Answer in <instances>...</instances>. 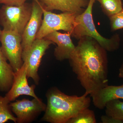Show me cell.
Returning <instances> with one entry per match:
<instances>
[{
    "label": "cell",
    "instance_id": "cell-1",
    "mask_svg": "<svg viewBox=\"0 0 123 123\" xmlns=\"http://www.w3.org/2000/svg\"><path fill=\"white\" fill-rule=\"evenodd\" d=\"M79 40L68 60L77 79L90 95L108 85L107 51L91 37Z\"/></svg>",
    "mask_w": 123,
    "mask_h": 123
},
{
    "label": "cell",
    "instance_id": "cell-9",
    "mask_svg": "<svg viewBox=\"0 0 123 123\" xmlns=\"http://www.w3.org/2000/svg\"><path fill=\"white\" fill-rule=\"evenodd\" d=\"M27 79L26 67L23 63L18 70L14 72L12 85L5 96L10 102L15 101L20 95H26L35 98H38L35 92V85H29Z\"/></svg>",
    "mask_w": 123,
    "mask_h": 123
},
{
    "label": "cell",
    "instance_id": "cell-5",
    "mask_svg": "<svg viewBox=\"0 0 123 123\" xmlns=\"http://www.w3.org/2000/svg\"><path fill=\"white\" fill-rule=\"evenodd\" d=\"M53 42L45 38L36 39L30 47L23 51L22 59L26 67L28 78L33 79L35 85L39 83L38 71L43 56Z\"/></svg>",
    "mask_w": 123,
    "mask_h": 123
},
{
    "label": "cell",
    "instance_id": "cell-6",
    "mask_svg": "<svg viewBox=\"0 0 123 123\" xmlns=\"http://www.w3.org/2000/svg\"><path fill=\"white\" fill-rule=\"evenodd\" d=\"M43 19L36 39L43 38L50 33L63 30L70 34L72 31L77 15L69 12L56 14L43 8Z\"/></svg>",
    "mask_w": 123,
    "mask_h": 123
},
{
    "label": "cell",
    "instance_id": "cell-3",
    "mask_svg": "<svg viewBox=\"0 0 123 123\" xmlns=\"http://www.w3.org/2000/svg\"><path fill=\"white\" fill-rule=\"evenodd\" d=\"M95 1L89 0L85 11L76 16L71 37L77 39L84 37H91L97 41L107 51H114L119 48V37L118 34H115L110 39L106 38L98 32L92 17V9Z\"/></svg>",
    "mask_w": 123,
    "mask_h": 123
},
{
    "label": "cell",
    "instance_id": "cell-18",
    "mask_svg": "<svg viewBox=\"0 0 123 123\" xmlns=\"http://www.w3.org/2000/svg\"><path fill=\"white\" fill-rule=\"evenodd\" d=\"M95 115L93 111L86 108L76 116L70 119L67 123H96Z\"/></svg>",
    "mask_w": 123,
    "mask_h": 123
},
{
    "label": "cell",
    "instance_id": "cell-8",
    "mask_svg": "<svg viewBox=\"0 0 123 123\" xmlns=\"http://www.w3.org/2000/svg\"><path fill=\"white\" fill-rule=\"evenodd\" d=\"M12 112L17 118V123H29L44 112L47 105L40 98H34L32 100L24 98L10 102Z\"/></svg>",
    "mask_w": 123,
    "mask_h": 123
},
{
    "label": "cell",
    "instance_id": "cell-17",
    "mask_svg": "<svg viewBox=\"0 0 123 123\" xmlns=\"http://www.w3.org/2000/svg\"><path fill=\"white\" fill-rule=\"evenodd\" d=\"M99 2L103 12L109 18L123 10L121 0H96Z\"/></svg>",
    "mask_w": 123,
    "mask_h": 123
},
{
    "label": "cell",
    "instance_id": "cell-2",
    "mask_svg": "<svg viewBox=\"0 0 123 123\" xmlns=\"http://www.w3.org/2000/svg\"><path fill=\"white\" fill-rule=\"evenodd\" d=\"M85 92L80 97L68 95L56 87L47 91V101L42 121L51 123H67L82 110L88 108L91 100Z\"/></svg>",
    "mask_w": 123,
    "mask_h": 123
},
{
    "label": "cell",
    "instance_id": "cell-16",
    "mask_svg": "<svg viewBox=\"0 0 123 123\" xmlns=\"http://www.w3.org/2000/svg\"><path fill=\"white\" fill-rule=\"evenodd\" d=\"M10 103L5 96L0 95V123H5L9 121L17 123V118L12 112Z\"/></svg>",
    "mask_w": 123,
    "mask_h": 123
},
{
    "label": "cell",
    "instance_id": "cell-21",
    "mask_svg": "<svg viewBox=\"0 0 123 123\" xmlns=\"http://www.w3.org/2000/svg\"><path fill=\"white\" fill-rule=\"evenodd\" d=\"M101 119L103 123H123V121L114 118L107 115H104L101 117Z\"/></svg>",
    "mask_w": 123,
    "mask_h": 123
},
{
    "label": "cell",
    "instance_id": "cell-20",
    "mask_svg": "<svg viewBox=\"0 0 123 123\" xmlns=\"http://www.w3.org/2000/svg\"><path fill=\"white\" fill-rule=\"evenodd\" d=\"M28 0H0V4L12 6H20Z\"/></svg>",
    "mask_w": 123,
    "mask_h": 123
},
{
    "label": "cell",
    "instance_id": "cell-15",
    "mask_svg": "<svg viewBox=\"0 0 123 123\" xmlns=\"http://www.w3.org/2000/svg\"><path fill=\"white\" fill-rule=\"evenodd\" d=\"M106 115L123 121V102L120 99L111 100L106 104Z\"/></svg>",
    "mask_w": 123,
    "mask_h": 123
},
{
    "label": "cell",
    "instance_id": "cell-22",
    "mask_svg": "<svg viewBox=\"0 0 123 123\" xmlns=\"http://www.w3.org/2000/svg\"><path fill=\"white\" fill-rule=\"evenodd\" d=\"M118 77L120 78L123 79V62L119 69Z\"/></svg>",
    "mask_w": 123,
    "mask_h": 123
},
{
    "label": "cell",
    "instance_id": "cell-4",
    "mask_svg": "<svg viewBox=\"0 0 123 123\" xmlns=\"http://www.w3.org/2000/svg\"><path fill=\"white\" fill-rule=\"evenodd\" d=\"M32 4L20 6L3 5L0 9V25L3 30L22 35L32 13Z\"/></svg>",
    "mask_w": 123,
    "mask_h": 123
},
{
    "label": "cell",
    "instance_id": "cell-10",
    "mask_svg": "<svg viewBox=\"0 0 123 123\" xmlns=\"http://www.w3.org/2000/svg\"><path fill=\"white\" fill-rule=\"evenodd\" d=\"M32 6L30 18L22 35L23 51L29 48L35 41L43 21V11L42 5L38 0H34Z\"/></svg>",
    "mask_w": 123,
    "mask_h": 123
},
{
    "label": "cell",
    "instance_id": "cell-11",
    "mask_svg": "<svg viewBox=\"0 0 123 123\" xmlns=\"http://www.w3.org/2000/svg\"><path fill=\"white\" fill-rule=\"evenodd\" d=\"M69 33H62L55 31L49 34L44 38L56 44L54 50V55L59 61L69 59L75 48Z\"/></svg>",
    "mask_w": 123,
    "mask_h": 123
},
{
    "label": "cell",
    "instance_id": "cell-12",
    "mask_svg": "<svg viewBox=\"0 0 123 123\" xmlns=\"http://www.w3.org/2000/svg\"><path fill=\"white\" fill-rule=\"evenodd\" d=\"M42 7L49 11L58 10L77 15L82 13L89 0H38Z\"/></svg>",
    "mask_w": 123,
    "mask_h": 123
},
{
    "label": "cell",
    "instance_id": "cell-14",
    "mask_svg": "<svg viewBox=\"0 0 123 123\" xmlns=\"http://www.w3.org/2000/svg\"><path fill=\"white\" fill-rule=\"evenodd\" d=\"M14 72L0 47V92H7L13 82Z\"/></svg>",
    "mask_w": 123,
    "mask_h": 123
},
{
    "label": "cell",
    "instance_id": "cell-23",
    "mask_svg": "<svg viewBox=\"0 0 123 123\" xmlns=\"http://www.w3.org/2000/svg\"><path fill=\"white\" fill-rule=\"evenodd\" d=\"M1 30L0 29V35L1 33Z\"/></svg>",
    "mask_w": 123,
    "mask_h": 123
},
{
    "label": "cell",
    "instance_id": "cell-7",
    "mask_svg": "<svg viewBox=\"0 0 123 123\" xmlns=\"http://www.w3.org/2000/svg\"><path fill=\"white\" fill-rule=\"evenodd\" d=\"M1 49L14 72L21 67L23 49L22 35L13 31L2 30L0 35Z\"/></svg>",
    "mask_w": 123,
    "mask_h": 123
},
{
    "label": "cell",
    "instance_id": "cell-19",
    "mask_svg": "<svg viewBox=\"0 0 123 123\" xmlns=\"http://www.w3.org/2000/svg\"><path fill=\"white\" fill-rule=\"evenodd\" d=\"M109 18L111 28L112 31L123 29V10Z\"/></svg>",
    "mask_w": 123,
    "mask_h": 123
},
{
    "label": "cell",
    "instance_id": "cell-13",
    "mask_svg": "<svg viewBox=\"0 0 123 123\" xmlns=\"http://www.w3.org/2000/svg\"><path fill=\"white\" fill-rule=\"evenodd\" d=\"M90 95L95 106L99 110H103L107 102L111 100H123V84L118 86L108 85L92 93Z\"/></svg>",
    "mask_w": 123,
    "mask_h": 123
}]
</instances>
